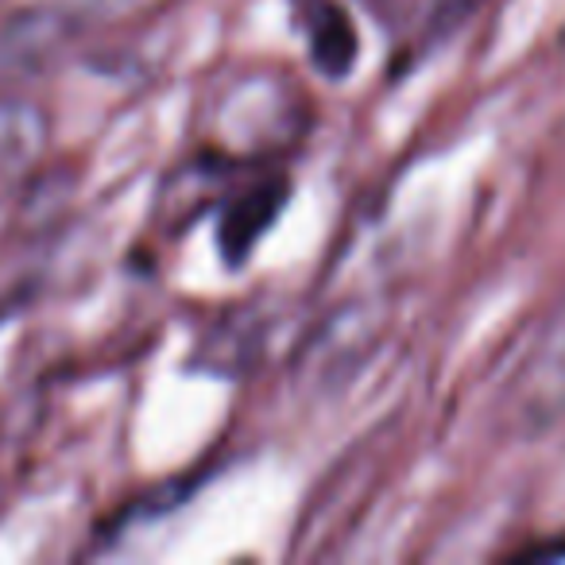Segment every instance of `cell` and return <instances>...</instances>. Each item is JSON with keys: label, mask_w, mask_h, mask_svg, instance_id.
Wrapping results in <instances>:
<instances>
[{"label": "cell", "mask_w": 565, "mask_h": 565, "mask_svg": "<svg viewBox=\"0 0 565 565\" xmlns=\"http://www.w3.org/2000/svg\"><path fill=\"white\" fill-rule=\"evenodd\" d=\"M508 415L523 434H542L565 418V299L554 307L531 353L519 364Z\"/></svg>", "instance_id": "obj_1"}, {"label": "cell", "mask_w": 565, "mask_h": 565, "mask_svg": "<svg viewBox=\"0 0 565 565\" xmlns=\"http://www.w3.org/2000/svg\"><path fill=\"white\" fill-rule=\"evenodd\" d=\"M287 190H291L287 179H264V182H256V186L228 198L225 210H221V228H217L221 256H225L228 264L248 259L256 241L271 228V221L279 217V210L287 205Z\"/></svg>", "instance_id": "obj_2"}, {"label": "cell", "mask_w": 565, "mask_h": 565, "mask_svg": "<svg viewBox=\"0 0 565 565\" xmlns=\"http://www.w3.org/2000/svg\"><path fill=\"white\" fill-rule=\"evenodd\" d=\"M295 20L307 32L310 58L330 78H345L356 63V28L341 0H295Z\"/></svg>", "instance_id": "obj_3"}, {"label": "cell", "mask_w": 565, "mask_h": 565, "mask_svg": "<svg viewBox=\"0 0 565 565\" xmlns=\"http://www.w3.org/2000/svg\"><path fill=\"white\" fill-rule=\"evenodd\" d=\"M43 148V125L32 109H0V182L17 179Z\"/></svg>", "instance_id": "obj_4"}]
</instances>
